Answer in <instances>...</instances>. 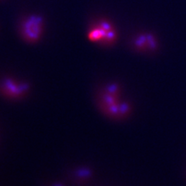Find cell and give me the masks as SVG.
I'll return each mask as SVG.
<instances>
[{"label": "cell", "mask_w": 186, "mask_h": 186, "mask_svg": "<svg viewBox=\"0 0 186 186\" xmlns=\"http://www.w3.org/2000/svg\"><path fill=\"white\" fill-rule=\"evenodd\" d=\"M88 40L102 47L109 48L117 43L119 35L114 24L106 18L93 19L87 29Z\"/></svg>", "instance_id": "obj_2"}, {"label": "cell", "mask_w": 186, "mask_h": 186, "mask_svg": "<svg viewBox=\"0 0 186 186\" xmlns=\"http://www.w3.org/2000/svg\"><path fill=\"white\" fill-rule=\"evenodd\" d=\"M32 90L30 82L12 75L0 76V97L11 102H17L27 98Z\"/></svg>", "instance_id": "obj_4"}, {"label": "cell", "mask_w": 186, "mask_h": 186, "mask_svg": "<svg viewBox=\"0 0 186 186\" xmlns=\"http://www.w3.org/2000/svg\"><path fill=\"white\" fill-rule=\"evenodd\" d=\"M93 102L98 112L113 121L126 120L133 112L130 102L124 97L123 87L116 81L107 82L96 87Z\"/></svg>", "instance_id": "obj_1"}, {"label": "cell", "mask_w": 186, "mask_h": 186, "mask_svg": "<svg viewBox=\"0 0 186 186\" xmlns=\"http://www.w3.org/2000/svg\"><path fill=\"white\" fill-rule=\"evenodd\" d=\"M130 47L139 53H154L158 48V42L154 35L150 33L136 34L130 41Z\"/></svg>", "instance_id": "obj_6"}, {"label": "cell", "mask_w": 186, "mask_h": 186, "mask_svg": "<svg viewBox=\"0 0 186 186\" xmlns=\"http://www.w3.org/2000/svg\"><path fill=\"white\" fill-rule=\"evenodd\" d=\"M95 170L88 164H79L71 167L67 176L68 182L74 186H88L93 182Z\"/></svg>", "instance_id": "obj_5"}, {"label": "cell", "mask_w": 186, "mask_h": 186, "mask_svg": "<svg viewBox=\"0 0 186 186\" xmlns=\"http://www.w3.org/2000/svg\"><path fill=\"white\" fill-rule=\"evenodd\" d=\"M42 186H67V185L64 182H61V181L53 180L45 182Z\"/></svg>", "instance_id": "obj_7"}, {"label": "cell", "mask_w": 186, "mask_h": 186, "mask_svg": "<svg viewBox=\"0 0 186 186\" xmlns=\"http://www.w3.org/2000/svg\"><path fill=\"white\" fill-rule=\"evenodd\" d=\"M45 29L44 16L38 13L27 15L21 18L17 25L19 37L28 44H36L42 39Z\"/></svg>", "instance_id": "obj_3"}, {"label": "cell", "mask_w": 186, "mask_h": 186, "mask_svg": "<svg viewBox=\"0 0 186 186\" xmlns=\"http://www.w3.org/2000/svg\"><path fill=\"white\" fill-rule=\"evenodd\" d=\"M1 1H3V0H0V2H1Z\"/></svg>", "instance_id": "obj_8"}]
</instances>
